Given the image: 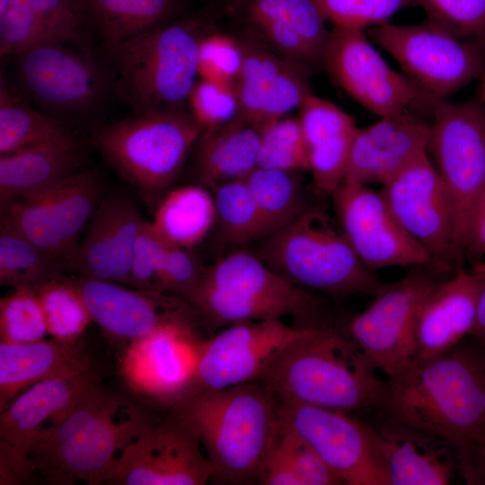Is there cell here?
Returning a JSON list of instances; mask_svg holds the SVG:
<instances>
[{"label": "cell", "mask_w": 485, "mask_h": 485, "mask_svg": "<svg viewBox=\"0 0 485 485\" xmlns=\"http://www.w3.org/2000/svg\"><path fill=\"white\" fill-rule=\"evenodd\" d=\"M388 419L438 438L467 484H485V346L472 336L388 379Z\"/></svg>", "instance_id": "cell-1"}, {"label": "cell", "mask_w": 485, "mask_h": 485, "mask_svg": "<svg viewBox=\"0 0 485 485\" xmlns=\"http://www.w3.org/2000/svg\"><path fill=\"white\" fill-rule=\"evenodd\" d=\"M348 331L326 326L283 348L260 382L279 401L349 412L384 410L387 383L381 381Z\"/></svg>", "instance_id": "cell-2"}, {"label": "cell", "mask_w": 485, "mask_h": 485, "mask_svg": "<svg viewBox=\"0 0 485 485\" xmlns=\"http://www.w3.org/2000/svg\"><path fill=\"white\" fill-rule=\"evenodd\" d=\"M278 399L260 381L216 391L192 390L172 406L209 459L213 478L258 483L278 429Z\"/></svg>", "instance_id": "cell-3"}, {"label": "cell", "mask_w": 485, "mask_h": 485, "mask_svg": "<svg viewBox=\"0 0 485 485\" xmlns=\"http://www.w3.org/2000/svg\"><path fill=\"white\" fill-rule=\"evenodd\" d=\"M154 423L137 405L100 382L29 459L49 484L108 483L125 447Z\"/></svg>", "instance_id": "cell-4"}, {"label": "cell", "mask_w": 485, "mask_h": 485, "mask_svg": "<svg viewBox=\"0 0 485 485\" xmlns=\"http://www.w3.org/2000/svg\"><path fill=\"white\" fill-rule=\"evenodd\" d=\"M188 303L211 328L286 316L304 326H325L322 298L247 251H234L207 268Z\"/></svg>", "instance_id": "cell-5"}, {"label": "cell", "mask_w": 485, "mask_h": 485, "mask_svg": "<svg viewBox=\"0 0 485 485\" xmlns=\"http://www.w3.org/2000/svg\"><path fill=\"white\" fill-rule=\"evenodd\" d=\"M205 24L174 19L139 33L109 51L114 93L134 112L185 109L198 77V50Z\"/></svg>", "instance_id": "cell-6"}, {"label": "cell", "mask_w": 485, "mask_h": 485, "mask_svg": "<svg viewBox=\"0 0 485 485\" xmlns=\"http://www.w3.org/2000/svg\"><path fill=\"white\" fill-rule=\"evenodd\" d=\"M202 131L185 109L152 110L102 127L94 142L108 163L155 209Z\"/></svg>", "instance_id": "cell-7"}, {"label": "cell", "mask_w": 485, "mask_h": 485, "mask_svg": "<svg viewBox=\"0 0 485 485\" xmlns=\"http://www.w3.org/2000/svg\"><path fill=\"white\" fill-rule=\"evenodd\" d=\"M260 242L258 256L303 288L335 297H374L386 287L359 260L339 224L321 210L307 208Z\"/></svg>", "instance_id": "cell-8"}, {"label": "cell", "mask_w": 485, "mask_h": 485, "mask_svg": "<svg viewBox=\"0 0 485 485\" xmlns=\"http://www.w3.org/2000/svg\"><path fill=\"white\" fill-rule=\"evenodd\" d=\"M77 43H46L12 57L13 84L67 128L94 117L114 92L110 76L89 55L75 49Z\"/></svg>", "instance_id": "cell-9"}, {"label": "cell", "mask_w": 485, "mask_h": 485, "mask_svg": "<svg viewBox=\"0 0 485 485\" xmlns=\"http://www.w3.org/2000/svg\"><path fill=\"white\" fill-rule=\"evenodd\" d=\"M368 36L430 99L446 100L485 74L481 40L459 37L428 20L412 25L387 22L370 28Z\"/></svg>", "instance_id": "cell-10"}, {"label": "cell", "mask_w": 485, "mask_h": 485, "mask_svg": "<svg viewBox=\"0 0 485 485\" xmlns=\"http://www.w3.org/2000/svg\"><path fill=\"white\" fill-rule=\"evenodd\" d=\"M430 111L427 150L449 197L463 247L468 217L485 190V110L477 101L432 99Z\"/></svg>", "instance_id": "cell-11"}, {"label": "cell", "mask_w": 485, "mask_h": 485, "mask_svg": "<svg viewBox=\"0 0 485 485\" xmlns=\"http://www.w3.org/2000/svg\"><path fill=\"white\" fill-rule=\"evenodd\" d=\"M96 369L47 379L18 394L0 414V483L21 484L36 472L30 453L48 440L96 384Z\"/></svg>", "instance_id": "cell-12"}, {"label": "cell", "mask_w": 485, "mask_h": 485, "mask_svg": "<svg viewBox=\"0 0 485 485\" xmlns=\"http://www.w3.org/2000/svg\"><path fill=\"white\" fill-rule=\"evenodd\" d=\"M403 230L428 254L437 270L454 273L465 258L454 210L428 152L412 161L380 190Z\"/></svg>", "instance_id": "cell-13"}, {"label": "cell", "mask_w": 485, "mask_h": 485, "mask_svg": "<svg viewBox=\"0 0 485 485\" xmlns=\"http://www.w3.org/2000/svg\"><path fill=\"white\" fill-rule=\"evenodd\" d=\"M102 198L97 175L81 171L39 195L1 201L0 219L66 262L69 270L84 230Z\"/></svg>", "instance_id": "cell-14"}, {"label": "cell", "mask_w": 485, "mask_h": 485, "mask_svg": "<svg viewBox=\"0 0 485 485\" xmlns=\"http://www.w3.org/2000/svg\"><path fill=\"white\" fill-rule=\"evenodd\" d=\"M322 64L348 95L379 118L411 115V109L431 105L432 99L392 69L363 31L333 26Z\"/></svg>", "instance_id": "cell-15"}, {"label": "cell", "mask_w": 485, "mask_h": 485, "mask_svg": "<svg viewBox=\"0 0 485 485\" xmlns=\"http://www.w3.org/2000/svg\"><path fill=\"white\" fill-rule=\"evenodd\" d=\"M438 279L423 271L387 284L349 322L348 332L375 370L388 379L408 369L416 357V320L419 305Z\"/></svg>", "instance_id": "cell-16"}, {"label": "cell", "mask_w": 485, "mask_h": 485, "mask_svg": "<svg viewBox=\"0 0 485 485\" xmlns=\"http://www.w3.org/2000/svg\"><path fill=\"white\" fill-rule=\"evenodd\" d=\"M278 420L304 441L343 484L389 485L371 426L347 412L283 401L278 404Z\"/></svg>", "instance_id": "cell-17"}, {"label": "cell", "mask_w": 485, "mask_h": 485, "mask_svg": "<svg viewBox=\"0 0 485 485\" xmlns=\"http://www.w3.org/2000/svg\"><path fill=\"white\" fill-rule=\"evenodd\" d=\"M317 326H290L282 320L234 323L203 340L193 390L216 391L259 381L276 356Z\"/></svg>", "instance_id": "cell-18"}, {"label": "cell", "mask_w": 485, "mask_h": 485, "mask_svg": "<svg viewBox=\"0 0 485 485\" xmlns=\"http://www.w3.org/2000/svg\"><path fill=\"white\" fill-rule=\"evenodd\" d=\"M201 343L189 319L169 322L123 348L119 373L136 393L173 405L194 389Z\"/></svg>", "instance_id": "cell-19"}, {"label": "cell", "mask_w": 485, "mask_h": 485, "mask_svg": "<svg viewBox=\"0 0 485 485\" xmlns=\"http://www.w3.org/2000/svg\"><path fill=\"white\" fill-rule=\"evenodd\" d=\"M331 197L340 227L368 269L430 263L427 251L396 221L380 190L343 181Z\"/></svg>", "instance_id": "cell-20"}, {"label": "cell", "mask_w": 485, "mask_h": 485, "mask_svg": "<svg viewBox=\"0 0 485 485\" xmlns=\"http://www.w3.org/2000/svg\"><path fill=\"white\" fill-rule=\"evenodd\" d=\"M213 476L199 441L174 415L125 447L107 484L202 485Z\"/></svg>", "instance_id": "cell-21"}, {"label": "cell", "mask_w": 485, "mask_h": 485, "mask_svg": "<svg viewBox=\"0 0 485 485\" xmlns=\"http://www.w3.org/2000/svg\"><path fill=\"white\" fill-rule=\"evenodd\" d=\"M83 296L93 322L111 341L126 347L160 326L197 314L185 300L121 284L66 275Z\"/></svg>", "instance_id": "cell-22"}, {"label": "cell", "mask_w": 485, "mask_h": 485, "mask_svg": "<svg viewBox=\"0 0 485 485\" xmlns=\"http://www.w3.org/2000/svg\"><path fill=\"white\" fill-rule=\"evenodd\" d=\"M144 222L127 197H103L82 236L69 273L129 286L133 247Z\"/></svg>", "instance_id": "cell-23"}, {"label": "cell", "mask_w": 485, "mask_h": 485, "mask_svg": "<svg viewBox=\"0 0 485 485\" xmlns=\"http://www.w3.org/2000/svg\"><path fill=\"white\" fill-rule=\"evenodd\" d=\"M480 287V275L472 268L437 280L428 291L417 314L414 363L436 358L471 336Z\"/></svg>", "instance_id": "cell-24"}, {"label": "cell", "mask_w": 485, "mask_h": 485, "mask_svg": "<svg viewBox=\"0 0 485 485\" xmlns=\"http://www.w3.org/2000/svg\"><path fill=\"white\" fill-rule=\"evenodd\" d=\"M428 125L412 115L384 117L357 128L344 181L384 184L427 153Z\"/></svg>", "instance_id": "cell-25"}, {"label": "cell", "mask_w": 485, "mask_h": 485, "mask_svg": "<svg viewBox=\"0 0 485 485\" xmlns=\"http://www.w3.org/2000/svg\"><path fill=\"white\" fill-rule=\"evenodd\" d=\"M371 428L389 485L451 483L458 463L451 459L446 449L450 446L445 442L388 418L385 423Z\"/></svg>", "instance_id": "cell-26"}, {"label": "cell", "mask_w": 485, "mask_h": 485, "mask_svg": "<svg viewBox=\"0 0 485 485\" xmlns=\"http://www.w3.org/2000/svg\"><path fill=\"white\" fill-rule=\"evenodd\" d=\"M95 369L81 339L51 338L28 343H0V410L18 394L41 381Z\"/></svg>", "instance_id": "cell-27"}, {"label": "cell", "mask_w": 485, "mask_h": 485, "mask_svg": "<svg viewBox=\"0 0 485 485\" xmlns=\"http://www.w3.org/2000/svg\"><path fill=\"white\" fill-rule=\"evenodd\" d=\"M261 128L237 116L231 121L203 129L195 146L197 176L211 190L244 180L256 167Z\"/></svg>", "instance_id": "cell-28"}, {"label": "cell", "mask_w": 485, "mask_h": 485, "mask_svg": "<svg viewBox=\"0 0 485 485\" xmlns=\"http://www.w3.org/2000/svg\"><path fill=\"white\" fill-rule=\"evenodd\" d=\"M81 171L77 148L46 145L1 154V201L39 195Z\"/></svg>", "instance_id": "cell-29"}, {"label": "cell", "mask_w": 485, "mask_h": 485, "mask_svg": "<svg viewBox=\"0 0 485 485\" xmlns=\"http://www.w3.org/2000/svg\"><path fill=\"white\" fill-rule=\"evenodd\" d=\"M46 145L79 149L69 128L31 103L4 75L0 77V155Z\"/></svg>", "instance_id": "cell-30"}, {"label": "cell", "mask_w": 485, "mask_h": 485, "mask_svg": "<svg viewBox=\"0 0 485 485\" xmlns=\"http://www.w3.org/2000/svg\"><path fill=\"white\" fill-rule=\"evenodd\" d=\"M213 194L202 185L171 190L154 209L151 228L167 247L190 249L200 243L216 223Z\"/></svg>", "instance_id": "cell-31"}, {"label": "cell", "mask_w": 485, "mask_h": 485, "mask_svg": "<svg viewBox=\"0 0 485 485\" xmlns=\"http://www.w3.org/2000/svg\"><path fill=\"white\" fill-rule=\"evenodd\" d=\"M92 28L111 50L121 42L176 19L182 0H81Z\"/></svg>", "instance_id": "cell-32"}, {"label": "cell", "mask_w": 485, "mask_h": 485, "mask_svg": "<svg viewBox=\"0 0 485 485\" xmlns=\"http://www.w3.org/2000/svg\"><path fill=\"white\" fill-rule=\"evenodd\" d=\"M66 262L50 255L0 219V284L37 289L68 273Z\"/></svg>", "instance_id": "cell-33"}, {"label": "cell", "mask_w": 485, "mask_h": 485, "mask_svg": "<svg viewBox=\"0 0 485 485\" xmlns=\"http://www.w3.org/2000/svg\"><path fill=\"white\" fill-rule=\"evenodd\" d=\"M240 41L243 60L235 81L238 116L260 126L262 109L278 87L291 60L259 42L247 40Z\"/></svg>", "instance_id": "cell-34"}, {"label": "cell", "mask_w": 485, "mask_h": 485, "mask_svg": "<svg viewBox=\"0 0 485 485\" xmlns=\"http://www.w3.org/2000/svg\"><path fill=\"white\" fill-rule=\"evenodd\" d=\"M244 181L269 234L290 224L309 208L297 172L257 166Z\"/></svg>", "instance_id": "cell-35"}, {"label": "cell", "mask_w": 485, "mask_h": 485, "mask_svg": "<svg viewBox=\"0 0 485 485\" xmlns=\"http://www.w3.org/2000/svg\"><path fill=\"white\" fill-rule=\"evenodd\" d=\"M216 223L225 242L234 246L260 241L269 230L244 180L232 181L213 190Z\"/></svg>", "instance_id": "cell-36"}, {"label": "cell", "mask_w": 485, "mask_h": 485, "mask_svg": "<svg viewBox=\"0 0 485 485\" xmlns=\"http://www.w3.org/2000/svg\"><path fill=\"white\" fill-rule=\"evenodd\" d=\"M251 23L278 21L292 26L321 57L329 38L327 20L315 0H234Z\"/></svg>", "instance_id": "cell-37"}, {"label": "cell", "mask_w": 485, "mask_h": 485, "mask_svg": "<svg viewBox=\"0 0 485 485\" xmlns=\"http://www.w3.org/2000/svg\"><path fill=\"white\" fill-rule=\"evenodd\" d=\"M36 292L48 336L61 341L81 339L93 319L83 296L66 275L45 283Z\"/></svg>", "instance_id": "cell-38"}, {"label": "cell", "mask_w": 485, "mask_h": 485, "mask_svg": "<svg viewBox=\"0 0 485 485\" xmlns=\"http://www.w3.org/2000/svg\"><path fill=\"white\" fill-rule=\"evenodd\" d=\"M257 166L309 171V149L298 118L286 115L261 127Z\"/></svg>", "instance_id": "cell-39"}, {"label": "cell", "mask_w": 485, "mask_h": 485, "mask_svg": "<svg viewBox=\"0 0 485 485\" xmlns=\"http://www.w3.org/2000/svg\"><path fill=\"white\" fill-rule=\"evenodd\" d=\"M48 335L35 289L15 288L0 300V338L4 343H28Z\"/></svg>", "instance_id": "cell-40"}, {"label": "cell", "mask_w": 485, "mask_h": 485, "mask_svg": "<svg viewBox=\"0 0 485 485\" xmlns=\"http://www.w3.org/2000/svg\"><path fill=\"white\" fill-rule=\"evenodd\" d=\"M82 40L15 7L0 15V54L13 57L31 48Z\"/></svg>", "instance_id": "cell-41"}, {"label": "cell", "mask_w": 485, "mask_h": 485, "mask_svg": "<svg viewBox=\"0 0 485 485\" xmlns=\"http://www.w3.org/2000/svg\"><path fill=\"white\" fill-rule=\"evenodd\" d=\"M334 27L363 31L384 22L413 0H315Z\"/></svg>", "instance_id": "cell-42"}, {"label": "cell", "mask_w": 485, "mask_h": 485, "mask_svg": "<svg viewBox=\"0 0 485 485\" xmlns=\"http://www.w3.org/2000/svg\"><path fill=\"white\" fill-rule=\"evenodd\" d=\"M188 105L203 129L225 124L239 112L235 84L199 78L190 93Z\"/></svg>", "instance_id": "cell-43"}, {"label": "cell", "mask_w": 485, "mask_h": 485, "mask_svg": "<svg viewBox=\"0 0 485 485\" xmlns=\"http://www.w3.org/2000/svg\"><path fill=\"white\" fill-rule=\"evenodd\" d=\"M431 21L455 35L485 38V0H413Z\"/></svg>", "instance_id": "cell-44"}, {"label": "cell", "mask_w": 485, "mask_h": 485, "mask_svg": "<svg viewBox=\"0 0 485 485\" xmlns=\"http://www.w3.org/2000/svg\"><path fill=\"white\" fill-rule=\"evenodd\" d=\"M243 60L240 40L223 32H207L198 50V77L235 84Z\"/></svg>", "instance_id": "cell-45"}, {"label": "cell", "mask_w": 485, "mask_h": 485, "mask_svg": "<svg viewBox=\"0 0 485 485\" xmlns=\"http://www.w3.org/2000/svg\"><path fill=\"white\" fill-rule=\"evenodd\" d=\"M298 119L308 149L324 139L353 132L357 128L347 112L312 93L300 104Z\"/></svg>", "instance_id": "cell-46"}, {"label": "cell", "mask_w": 485, "mask_h": 485, "mask_svg": "<svg viewBox=\"0 0 485 485\" xmlns=\"http://www.w3.org/2000/svg\"><path fill=\"white\" fill-rule=\"evenodd\" d=\"M356 130L324 139L309 147V171L314 186L321 192L331 195L345 181Z\"/></svg>", "instance_id": "cell-47"}, {"label": "cell", "mask_w": 485, "mask_h": 485, "mask_svg": "<svg viewBox=\"0 0 485 485\" xmlns=\"http://www.w3.org/2000/svg\"><path fill=\"white\" fill-rule=\"evenodd\" d=\"M273 444L288 462L300 485L343 484L304 441L280 424Z\"/></svg>", "instance_id": "cell-48"}, {"label": "cell", "mask_w": 485, "mask_h": 485, "mask_svg": "<svg viewBox=\"0 0 485 485\" xmlns=\"http://www.w3.org/2000/svg\"><path fill=\"white\" fill-rule=\"evenodd\" d=\"M167 246L154 234L150 223L144 222L134 243L130 283L134 288L164 294L161 272Z\"/></svg>", "instance_id": "cell-49"}, {"label": "cell", "mask_w": 485, "mask_h": 485, "mask_svg": "<svg viewBox=\"0 0 485 485\" xmlns=\"http://www.w3.org/2000/svg\"><path fill=\"white\" fill-rule=\"evenodd\" d=\"M207 268L190 249L167 247L161 272L164 294L189 301L200 283Z\"/></svg>", "instance_id": "cell-50"}, {"label": "cell", "mask_w": 485, "mask_h": 485, "mask_svg": "<svg viewBox=\"0 0 485 485\" xmlns=\"http://www.w3.org/2000/svg\"><path fill=\"white\" fill-rule=\"evenodd\" d=\"M11 7L23 10L80 40L92 28L81 0H11Z\"/></svg>", "instance_id": "cell-51"}, {"label": "cell", "mask_w": 485, "mask_h": 485, "mask_svg": "<svg viewBox=\"0 0 485 485\" xmlns=\"http://www.w3.org/2000/svg\"><path fill=\"white\" fill-rule=\"evenodd\" d=\"M463 248L464 257L473 265L485 258V190L474 204L468 217Z\"/></svg>", "instance_id": "cell-52"}, {"label": "cell", "mask_w": 485, "mask_h": 485, "mask_svg": "<svg viewBox=\"0 0 485 485\" xmlns=\"http://www.w3.org/2000/svg\"><path fill=\"white\" fill-rule=\"evenodd\" d=\"M480 275L481 287L475 325L471 336L485 346V264L478 262L473 267Z\"/></svg>", "instance_id": "cell-53"}, {"label": "cell", "mask_w": 485, "mask_h": 485, "mask_svg": "<svg viewBox=\"0 0 485 485\" xmlns=\"http://www.w3.org/2000/svg\"><path fill=\"white\" fill-rule=\"evenodd\" d=\"M11 7V0H0V15L6 13Z\"/></svg>", "instance_id": "cell-54"}, {"label": "cell", "mask_w": 485, "mask_h": 485, "mask_svg": "<svg viewBox=\"0 0 485 485\" xmlns=\"http://www.w3.org/2000/svg\"><path fill=\"white\" fill-rule=\"evenodd\" d=\"M480 80H481V103L485 110V74L480 78Z\"/></svg>", "instance_id": "cell-55"}, {"label": "cell", "mask_w": 485, "mask_h": 485, "mask_svg": "<svg viewBox=\"0 0 485 485\" xmlns=\"http://www.w3.org/2000/svg\"><path fill=\"white\" fill-rule=\"evenodd\" d=\"M485 44V38L483 40H481Z\"/></svg>", "instance_id": "cell-56"}, {"label": "cell", "mask_w": 485, "mask_h": 485, "mask_svg": "<svg viewBox=\"0 0 485 485\" xmlns=\"http://www.w3.org/2000/svg\"><path fill=\"white\" fill-rule=\"evenodd\" d=\"M482 262L485 264V260Z\"/></svg>", "instance_id": "cell-57"}]
</instances>
